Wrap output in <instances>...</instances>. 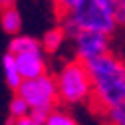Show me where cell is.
Masks as SVG:
<instances>
[{
  "label": "cell",
  "mask_w": 125,
  "mask_h": 125,
  "mask_svg": "<svg viewBox=\"0 0 125 125\" xmlns=\"http://www.w3.org/2000/svg\"><path fill=\"white\" fill-rule=\"evenodd\" d=\"M2 70H4V80H6V85L14 91H18L20 85H22V75L18 72V66H16V56H12L10 52H6L2 56Z\"/></svg>",
  "instance_id": "9"
},
{
  "label": "cell",
  "mask_w": 125,
  "mask_h": 125,
  "mask_svg": "<svg viewBox=\"0 0 125 125\" xmlns=\"http://www.w3.org/2000/svg\"><path fill=\"white\" fill-rule=\"evenodd\" d=\"M46 125H80V123H77L70 113L54 109V111L50 113V117H48V121H46Z\"/></svg>",
  "instance_id": "12"
},
{
  "label": "cell",
  "mask_w": 125,
  "mask_h": 125,
  "mask_svg": "<svg viewBox=\"0 0 125 125\" xmlns=\"http://www.w3.org/2000/svg\"><path fill=\"white\" fill-rule=\"evenodd\" d=\"M107 123L109 125H125V105H119L107 113Z\"/></svg>",
  "instance_id": "13"
},
{
  "label": "cell",
  "mask_w": 125,
  "mask_h": 125,
  "mask_svg": "<svg viewBox=\"0 0 125 125\" xmlns=\"http://www.w3.org/2000/svg\"><path fill=\"white\" fill-rule=\"evenodd\" d=\"M32 113V107L28 105V101L24 97H20L18 93H14L10 103H8V119L12 121H18V119H24V117H30Z\"/></svg>",
  "instance_id": "11"
},
{
  "label": "cell",
  "mask_w": 125,
  "mask_h": 125,
  "mask_svg": "<svg viewBox=\"0 0 125 125\" xmlns=\"http://www.w3.org/2000/svg\"><path fill=\"white\" fill-rule=\"evenodd\" d=\"M85 66L93 85V105L105 113L125 105V62L113 54H107L87 62Z\"/></svg>",
  "instance_id": "2"
},
{
  "label": "cell",
  "mask_w": 125,
  "mask_h": 125,
  "mask_svg": "<svg viewBox=\"0 0 125 125\" xmlns=\"http://www.w3.org/2000/svg\"><path fill=\"white\" fill-rule=\"evenodd\" d=\"M115 18H117V24H125V10H123V6H121V0H119V10H117V14H115Z\"/></svg>",
  "instance_id": "15"
},
{
  "label": "cell",
  "mask_w": 125,
  "mask_h": 125,
  "mask_svg": "<svg viewBox=\"0 0 125 125\" xmlns=\"http://www.w3.org/2000/svg\"><path fill=\"white\" fill-rule=\"evenodd\" d=\"M121 6H123V10H125V0H121Z\"/></svg>",
  "instance_id": "16"
},
{
  "label": "cell",
  "mask_w": 125,
  "mask_h": 125,
  "mask_svg": "<svg viewBox=\"0 0 125 125\" xmlns=\"http://www.w3.org/2000/svg\"><path fill=\"white\" fill-rule=\"evenodd\" d=\"M60 99L64 103H85L93 97V85L87 66L80 60H72L56 75Z\"/></svg>",
  "instance_id": "3"
},
{
  "label": "cell",
  "mask_w": 125,
  "mask_h": 125,
  "mask_svg": "<svg viewBox=\"0 0 125 125\" xmlns=\"http://www.w3.org/2000/svg\"><path fill=\"white\" fill-rule=\"evenodd\" d=\"M16 66H18L22 80H38V77L48 75V66H46V60H44L42 52L16 56Z\"/></svg>",
  "instance_id": "6"
},
{
  "label": "cell",
  "mask_w": 125,
  "mask_h": 125,
  "mask_svg": "<svg viewBox=\"0 0 125 125\" xmlns=\"http://www.w3.org/2000/svg\"><path fill=\"white\" fill-rule=\"evenodd\" d=\"M75 54L77 60L87 64L97 58H103L109 54V36L97 34V32H80L75 38Z\"/></svg>",
  "instance_id": "5"
},
{
  "label": "cell",
  "mask_w": 125,
  "mask_h": 125,
  "mask_svg": "<svg viewBox=\"0 0 125 125\" xmlns=\"http://www.w3.org/2000/svg\"><path fill=\"white\" fill-rule=\"evenodd\" d=\"M16 93L28 101L32 111L34 109H42V111L52 113L60 99L58 82L52 75H44V77H38V80H24Z\"/></svg>",
  "instance_id": "4"
},
{
  "label": "cell",
  "mask_w": 125,
  "mask_h": 125,
  "mask_svg": "<svg viewBox=\"0 0 125 125\" xmlns=\"http://www.w3.org/2000/svg\"><path fill=\"white\" fill-rule=\"evenodd\" d=\"M12 125H42V123L34 121L32 117H24V119H18V121H14Z\"/></svg>",
  "instance_id": "14"
},
{
  "label": "cell",
  "mask_w": 125,
  "mask_h": 125,
  "mask_svg": "<svg viewBox=\"0 0 125 125\" xmlns=\"http://www.w3.org/2000/svg\"><path fill=\"white\" fill-rule=\"evenodd\" d=\"M0 24H2V30L6 34H10L12 38L20 34L22 30V16L18 8L10 4V2H4L2 4V16H0Z\"/></svg>",
  "instance_id": "8"
},
{
  "label": "cell",
  "mask_w": 125,
  "mask_h": 125,
  "mask_svg": "<svg viewBox=\"0 0 125 125\" xmlns=\"http://www.w3.org/2000/svg\"><path fill=\"white\" fill-rule=\"evenodd\" d=\"M56 14L60 26L73 40L80 32L113 34L117 24L115 14L119 10V0H64L56 2Z\"/></svg>",
  "instance_id": "1"
},
{
  "label": "cell",
  "mask_w": 125,
  "mask_h": 125,
  "mask_svg": "<svg viewBox=\"0 0 125 125\" xmlns=\"http://www.w3.org/2000/svg\"><path fill=\"white\" fill-rule=\"evenodd\" d=\"M42 40H36L34 36L28 34H18L14 36L8 44V52L12 56H24V54H38L42 52Z\"/></svg>",
  "instance_id": "7"
},
{
  "label": "cell",
  "mask_w": 125,
  "mask_h": 125,
  "mask_svg": "<svg viewBox=\"0 0 125 125\" xmlns=\"http://www.w3.org/2000/svg\"><path fill=\"white\" fill-rule=\"evenodd\" d=\"M66 38H68V34L64 32V28H62V26L50 28L48 32L44 34V38H42V48H44V52H50V54L58 52L62 46H64Z\"/></svg>",
  "instance_id": "10"
}]
</instances>
